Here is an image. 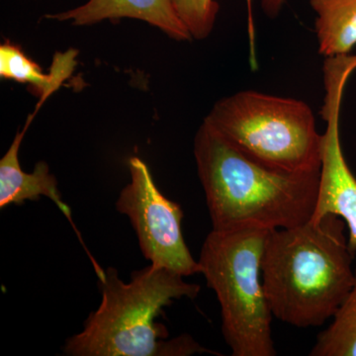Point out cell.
<instances>
[{"mask_svg":"<svg viewBox=\"0 0 356 356\" xmlns=\"http://www.w3.org/2000/svg\"><path fill=\"white\" fill-rule=\"evenodd\" d=\"M179 19L192 39L204 40L210 36L219 13L216 0H170Z\"/></svg>","mask_w":356,"mask_h":356,"instance_id":"obj_13","label":"cell"},{"mask_svg":"<svg viewBox=\"0 0 356 356\" xmlns=\"http://www.w3.org/2000/svg\"><path fill=\"white\" fill-rule=\"evenodd\" d=\"M193 151L214 231L291 228L313 217L320 172L269 168L204 120L194 137Z\"/></svg>","mask_w":356,"mask_h":356,"instance_id":"obj_1","label":"cell"},{"mask_svg":"<svg viewBox=\"0 0 356 356\" xmlns=\"http://www.w3.org/2000/svg\"><path fill=\"white\" fill-rule=\"evenodd\" d=\"M312 356H356V271L355 284L332 317V324L320 332Z\"/></svg>","mask_w":356,"mask_h":356,"instance_id":"obj_12","label":"cell"},{"mask_svg":"<svg viewBox=\"0 0 356 356\" xmlns=\"http://www.w3.org/2000/svg\"><path fill=\"white\" fill-rule=\"evenodd\" d=\"M76 54L74 50L56 54L50 72L44 74L41 67L26 55L19 44L6 41L0 46V76L27 84L28 90L39 98L34 112L36 114L44 102L72 74L76 65Z\"/></svg>","mask_w":356,"mask_h":356,"instance_id":"obj_10","label":"cell"},{"mask_svg":"<svg viewBox=\"0 0 356 356\" xmlns=\"http://www.w3.org/2000/svg\"><path fill=\"white\" fill-rule=\"evenodd\" d=\"M204 121L248 156L274 170L320 172L323 134L302 100L238 91L222 98Z\"/></svg>","mask_w":356,"mask_h":356,"instance_id":"obj_5","label":"cell"},{"mask_svg":"<svg viewBox=\"0 0 356 356\" xmlns=\"http://www.w3.org/2000/svg\"><path fill=\"white\" fill-rule=\"evenodd\" d=\"M356 69V56L325 58V99L321 115L327 124L323 134L322 165L317 204L313 219L332 214L341 218L348 229V247L356 254V177L348 165L339 132L344 88Z\"/></svg>","mask_w":356,"mask_h":356,"instance_id":"obj_7","label":"cell"},{"mask_svg":"<svg viewBox=\"0 0 356 356\" xmlns=\"http://www.w3.org/2000/svg\"><path fill=\"white\" fill-rule=\"evenodd\" d=\"M131 181L122 189L116 209L130 220L140 250L152 266L180 275L201 273L182 235L184 212L156 186L149 166L138 156L128 161Z\"/></svg>","mask_w":356,"mask_h":356,"instance_id":"obj_6","label":"cell"},{"mask_svg":"<svg viewBox=\"0 0 356 356\" xmlns=\"http://www.w3.org/2000/svg\"><path fill=\"white\" fill-rule=\"evenodd\" d=\"M344 231L332 214L269 231L261 275L273 317L300 329L334 317L355 280Z\"/></svg>","mask_w":356,"mask_h":356,"instance_id":"obj_2","label":"cell"},{"mask_svg":"<svg viewBox=\"0 0 356 356\" xmlns=\"http://www.w3.org/2000/svg\"><path fill=\"white\" fill-rule=\"evenodd\" d=\"M286 0H261L262 13L270 19H275L284 7Z\"/></svg>","mask_w":356,"mask_h":356,"instance_id":"obj_14","label":"cell"},{"mask_svg":"<svg viewBox=\"0 0 356 356\" xmlns=\"http://www.w3.org/2000/svg\"><path fill=\"white\" fill-rule=\"evenodd\" d=\"M316 13L318 53L341 57L356 44V0H310Z\"/></svg>","mask_w":356,"mask_h":356,"instance_id":"obj_11","label":"cell"},{"mask_svg":"<svg viewBox=\"0 0 356 356\" xmlns=\"http://www.w3.org/2000/svg\"><path fill=\"white\" fill-rule=\"evenodd\" d=\"M268 229L210 232L198 262L221 307L222 332L234 356H274L273 315L262 283Z\"/></svg>","mask_w":356,"mask_h":356,"instance_id":"obj_4","label":"cell"},{"mask_svg":"<svg viewBox=\"0 0 356 356\" xmlns=\"http://www.w3.org/2000/svg\"><path fill=\"white\" fill-rule=\"evenodd\" d=\"M184 276L149 266L124 282L113 267L99 280L102 300L97 310L84 323L83 330L70 337L64 346L69 356H186L214 353L191 336L166 339L165 325L154 322L173 300L195 299L197 284L185 282Z\"/></svg>","mask_w":356,"mask_h":356,"instance_id":"obj_3","label":"cell"},{"mask_svg":"<svg viewBox=\"0 0 356 356\" xmlns=\"http://www.w3.org/2000/svg\"><path fill=\"white\" fill-rule=\"evenodd\" d=\"M46 18L70 21L72 25L76 26L93 25L103 20L132 18L159 28L177 41L192 40L170 0H88L76 8L46 15Z\"/></svg>","mask_w":356,"mask_h":356,"instance_id":"obj_8","label":"cell"},{"mask_svg":"<svg viewBox=\"0 0 356 356\" xmlns=\"http://www.w3.org/2000/svg\"><path fill=\"white\" fill-rule=\"evenodd\" d=\"M35 114L29 115L24 128L16 134L8 151L0 159V208L9 205H21L26 201H38L41 196L51 199L58 210L65 215L76 229L79 241L84 245L79 232L74 226L72 211L62 199L58 191L57 178L51 175L46 161H39L31 173H26L21 168L19 149L26 132L34 118Z\"/></svg>","mask_w":356,"mask_h":356,"instance_id":"obj_9","label":"cell"}]
</instances>
